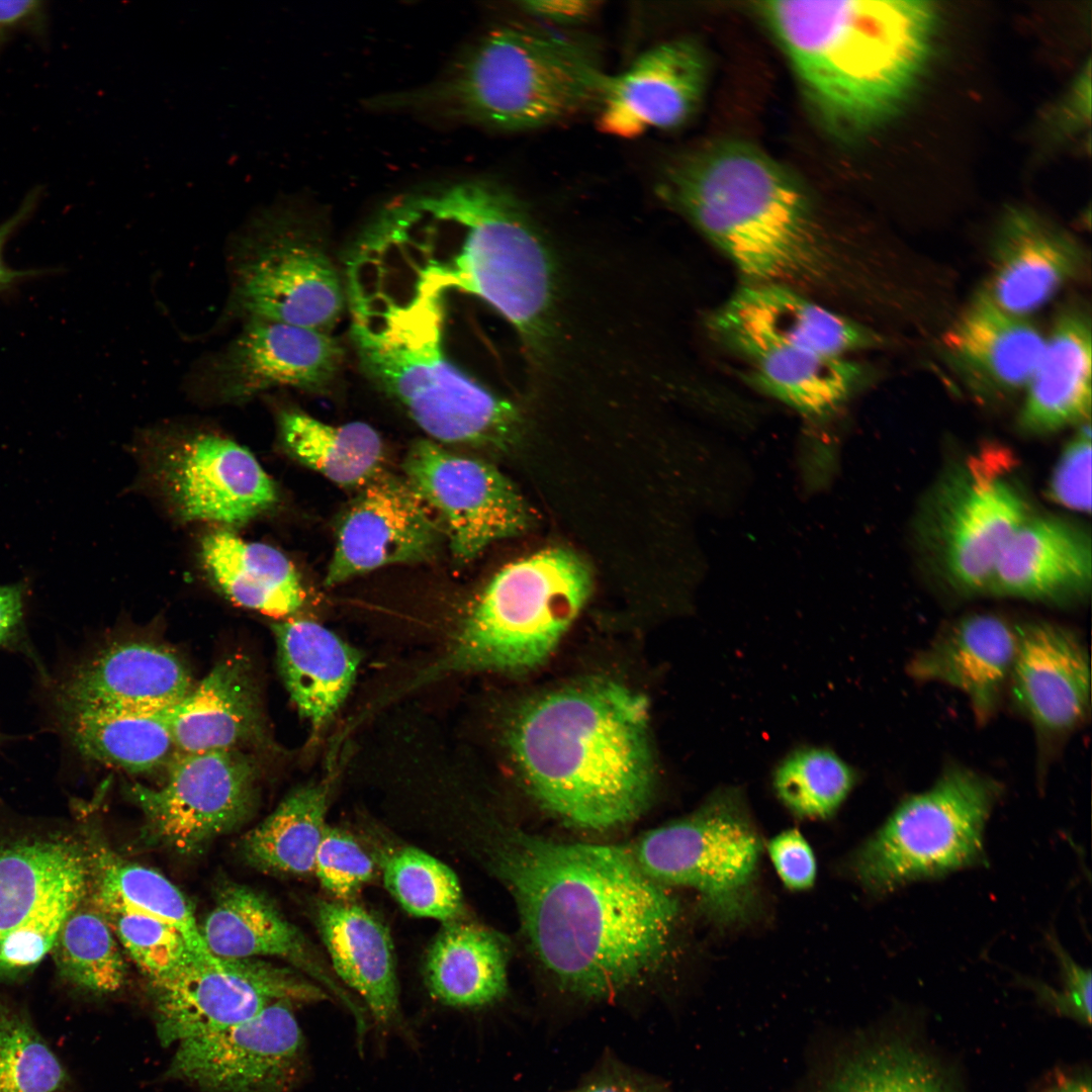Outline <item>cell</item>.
<instances>
[{
  "mask_svg": "<svg viewBox=\"0 0 1092 1092\" xmlns=\"http://www.w3.org/2000/svg\"><path fill=\"white\" fill-rule=\"evenodd\" d=\"M347 284L384 298L474 295L528 344L544 332L552 295L548 254L518 198L490 180L413 191L387 203L356 241Z\"/></svg>",
  "mask_w": 1092,
  "mask_h": 1092,
  "instance_id": "1",
  "label": "cell"
},
{
  "mask_svg": "<svg viewBox=\"0 0 1092 1092\" xmlns=\"http://www.w3.org/2000/svg\"><path fill=\"white\" fill-rule=\"evenodd\" d=\"M493 861L535 957L566 991L606 999L664 963L678 906L630 852L510 831Z\"/></svg>",
  "mask_w": 1092,
  "mask_h": 1092,
  "instance_id": "2",
  "label": "cell"
},
{
  "mask_svg": "<svg viewBox=\"0 0 1092 1092\" xmlns=\"http://www.w3.org/2000/svg\"><path fill=\"white\" fill-rule=\"evenodd\" d=\"M644 696L596 679L548 694L521 712L510 745L540 805L568 825L603 831L639 817L654 769Z\"/></svg>",
  "mask_w": 1092,
  "mask_h": 1092,
  "instance_id": "3",
  "label": "cell"
},
{
  "mask_svg": "<svg viewBox=\"0 0 1092 1092\" xmlns=\"http://www.w3.org/2000/svg\"><path fill=\"white\" fill-rule=\"evenodd\" d=\"M818 118L856 135L895 114L930 56L929 2L893 0L755 3Z\"/></svg>",
  "mask_w": 1092,
  "mask_h": 1092,
  "instance_id": "4",
  "label": "cell"
},
{
  "mask_svg": "<svg viewBox=\"0 0 1092 1092\" xmlns=\"http://www.w3.org/2000/svg\"><path fill=\"white\" fill-rule=\"evenodd\" d=\"M744 276L802 292L822 283L831 258L810 197L783 165L756 147L724 141L669 166L658 185Z\"/></svg>",
  "mask_w": 1092,
  "mask_h": 1092,
  "instance_id": "5",
  "label": "cell"
},
{
  "mask_svg": "<svg viewBox=\"0 0 1092 1092\" xmlns=\"http://www.w3.org/2000/svg\"><path fill=\"white\" fill-rule=\"evenodd\" d=\"M606 80L588 40L536 25L505 24L471 44L439 80L389 97L385 105L525 130L598 105Z\"/></svg>",
  "mask_w": 1092,
  "mask_h": 1092,
  "instance_id": "6",
  "label": "cell"
},
{
  "mask_svg": "<svg viewBox=\"0 0 1092 1092\" xmlns=\"http://www.w3.org/2000/svg\"><path fill=\"white\" fill-rule=\"evenodd\" d=\"M360 367L435 443L505 447L513 404L456 367L443 349L444 298H348Z\"/></svg>",
  "mask_w": 1092,
  "mask_h": 1092,
  "instance_id": "7",
  "label": "cell"
},
{
  "mask_svg": "<svg viewBox=\"0 0 1092 1092\" xmlns=\"http://www.w3.org/2000/svg\"><path fill=\"white\" fill-rule=\"evenodd\" d=\"M592 575L573 552L552 548L503 567L449 652L428 671H521L544 662L587 600Z\"/></svg>",
  "mask_w": 1092,
  "mask_h": 1092,
  "instance_id": "8",
  "label": "cell"
},
{
  "mask_svg": "<svg viewBox=\"0 0 1092 1092\" xmlns=\"http://www.w3.org/2000/svg\"><path fill=\"white\" fill-rule=\"evenodd\" d=\"M1001 793L1000 784L976 770L944 769L928 790L901 802L859 847L853 857L858 881L887 893L978 863L985 825Z\"/></svg>",
  "mask_w": 1092,
  "mask_h": 1092,
  "instance_id": "9",
  "label": "cell"
},
{
  "mask_svg": "<svg viewBox=\"0 0 1092 1092\" xmlns=\"http://www.w3.org/2000/svg\"><path fill=\"white\" fill-rule=\"evenodd\" d=\"M233 317L267 320L331 334L345 306L339 273L299 217L271 211L235 239L229 257Z\"/></svg>",
  "mask_w": 1092,
  "mask_h": 1092,
  "instance_id": "10",
  "label": "cell"
},
{
  "mask_svg": "<svg viewBox=\"0 0 1092 1092\" xmlns=\"http://www.w3.org/2000/svg\"><path fill=\"white\" fill-rule=\"evenodd\" d=\"M760 852L740 794L725 789L693 815L646 833L630 853L652 880L694 890L713 920L729 924L751 912Z\"/></svg>",
  "mask_w": 1092,
  "mask_h": 1092,
  "instance_id": "11",
  "label": "cell"
},
{
  "mask_svg": "<svg viewBox=\"0 0 1092 1092\" xmlns=\"http://www.w3.org/2000/svg\"><path fill=\"white\" fill-rule=\"evenodd\" d=\"M84 842L30 837L0 845V982L31 972L87 897Z\"/></svg>",
  "mask_w": 1092,
  "mask_h": 1092,
  "instance_id": "12",
  "label": "cell"
},
{
  "mask_svg": "<svg viewBox=\"0 0 1092 1092\" xmlns=\"http://www.w3.org/2000/svg\"><path fill=\"white\" fill-rule=\"evenodd\" d=\"M1011 468L1007 452L987 446L966 458L936 491L932 542L946 577L962 590L990 589L1000 554L1031 516Z\"/></svg>",
  "mask_w": 1092,
  "mask_h": 1092,
  "instance_id": "13",
  "label": "cell"
},
{
  "mask_svg": "<svg viewBox=\"0 0 1092 1092\" xmlns=\"http://www.w3.org/2000/svg\"><path fill=\"white\" fill-rule=\"evenodd\" d=\"M258 767L241 750L179 753L160 787L129 786L146 841L194 853L245 822L258 797Z\"/></svg>",
  "mask_w": 1092,
  "mask_h": 1092,
  "instance_id": "14",
  "label": "cell"
},
{
  "mask_svg": "<svg viewBox=\"0 0 1092 1092\" xmlns=\"http://www.w3.org/2000/svg\"><path fill=\"white\" fill-rule=\"evenodd\" d=\"M151 988L163 1044L243 1022L276 1002L328 999L324 989L299 972L258 959L196 960Z\"/></svg>",
  "mask_w": 1092,
  "mask_h": 1092,
  "instance_id": "15",
  "label": "cell"
},
{
  "mask_svg": "<svg viewBox=\"0 0 1092 1092\" xmlns=\"http://www.w3.org/2000/svg\"><path fill=\"white\" fill-rule=\"evenodd\" d=\"M404 478L439 520L453 558L467 563L492 542L519 535L531 512L494 466L421 439L405 454Z\"/></svg>",
  "mask_w": 1092,
  "mask_h": 1092,
  "instance_id": "16",
  "label": "cell"
},
{
  "mask_svg": "<svg viewBox=\"0 0 1092 1092\" xmlns=\"http://www.w3.org/2000/svg\"><path fill=\"white\" fill-rule=\"evenodd\" d=\"M289 1002L177 1042L168 1074L203 1092H291L305 1069L302 1030Z\"/></svg>",
  "mask_w": 1092,
  "mask_h": 1092,
  "instance_id": "17",
  "label": "cell"
},
{
  "mask_svg": "<svg viewBox=\"0 0 1092 1092\" xmlns=\"http://www.w3.org/2000/svg\"><path fill=\"white\" fill-rule=\"evenodd\" d=\"M156 478L186 521L243 524L271 509L276 486L254 455L225 437L195 433L158 453Z\"/></svg>",
  "mask_w": 1092,
  "mask_h": 1092,
  "instance_id": "18",
  "label": "cell"
},
{
  "mask_svg": "<svg viewBox=\"0 0 1092 1092\" xmlns=\"http://www.w3.org/2000/svg\"><path fill=\"white\" fill-rule=\"evenodd\" d=\"M343 350L317 330L248 320L225 348L210 356L193 380L222 400H243L276 387L324 392L336 378Z\"/></svg>",
  "mask_w": 1092,
  "mask_h": 1092,
  "instance_id": "19",
  "label": "cell"
},
{
  "mask_svg": "<svg viewBox=\"0 0 1092 1092\" xmlns=\"http://www.w3.org/2000/svg\"><path fill=\"white\" fill-rule=\"evenodd\" d=\"M442 526L404 477L383 471L359 489L343 514L325 584L395 563L433 558Z\"/></svg>",
  "mask_w": 1092,
  "mask_h": 1092,
  "instance_id": "20",
  "label": "cell"
},
{
  "mask_svg": "<svg viewBox=\"0 0 1092 1092\" xmlns=\"http://www.w3.org/2000/svg\"><path fill=\"white\" fill-rule=\"evenodd\" d=\"M711 331L730 350L774 345L829 356L880 342L872 331L804 292L782 284L745 283L713 315Z\"/></svg>",
  "mask_w": 1092,
  "mask_h": 1092,
  "instance_id": "21",
  "label": "cell"
},
{
  "mask_svg": "<svg viewBox=\"0 0 1092 1092\" xmlns=\"http://www.w3.org/2000/svg\"><path fill=\"white\" fill-rule=\"evenodd\" d=\"M704 50L689 38L659 43L615 77H607L599 101V128L635 138L651 128L687 122L701 103L707 84Z\"/></svg>",
  "mask_w": 1092,
  "mask_h": 1092,
  "instance_id": "22",
  "label": "cell"
},
{
  "mask_svg": "<svg viewBox=\"0 0 1092 1092\" xmlns=\"http://www.w3.org/2000/svg\"><path fill=\"white\" fill-rule=\"evenodd\" d=\"M194 687L191 671L173 650L144 640L114 642L67 675L59 707L131 712L166 711Z\"/></svg>",
  "mask_w": 1092,
  "mask_h": 1092,
  "instance_id": "23",
  "label": "cell"
},
{
  "mask_svg": "<svg viewBox=\"0 0 1092 1092\" xmlns=\"http://www.w3.org/2000/svg\"><path fill=\"white\" fill-rule=\"evenodd\" d=\"M1008 684L1016 703L1038 730L1067 733L1085 720L1090 709L1088 651L1073 631L1058 624L1017 626Z\"/></svg>",
  "mask_w": 1092,
  "mask_h": 1092,
  "instance_id": "24",
  "label": "cell"
},
{
  "mask_svg": "<svg viewBox=\"0 0 1092 1092\" xmlns=\"http://www.w3.org/2000/svg\"><path fill=\"white\" fill-rule=\"evenodd\" d=\"M1083 267L1084 253L1072 237L1030 210L1012 208L997 231L983 291L1005 311L1027 316Z\"/></svg>",
  "mask_w": 1092,
  "mask_h": 1092,
  "instance_id": "25",
  "label": "cell"
},
{
  "mask_svg": "<svg viewBox=\"0 0 1092 1092\" xmlns=\"http://www.w3.org/2000/svg\"><path fill=\"white\" fill-rule=\"evenodd\" d=\"M1017 626L993 614L962 617L939 632L907 666L916 679L960 690L980 721L995 712L1009 682Z\"/></svg>",
  "mask_w": 1092,
  "mask_h": 1092,
  "instance_id": "26",
  "label": "cell"
},
{
  "mask_svg": "<svg viewBox=\"0 0 1092 1092\" xmlns=\"http://www.w3.org/2000/svg\"><path fill=\"white\" fill-rule=\"evenodd\" d=\"M315 924L342 982L365 1005L378 1027L410 1039L399 1001L392 939L367 909L348 901H321Z\"/></svg>",
  "mask_w": 1092,
  "mask_h": 1092,
  "instance_id": "27",
  "label": "cell"
},
{
  "mask_svg": "<svg viewBox=\"0 0 1092 1092\" xmlns=\"http://www.w3.org/2000/svg\"><path fill=\"white\" fill-rule=\"evenodd\" d=\"M1044 345L1026 316L1000 308L983 290L943 338L946 355L971 386L995 395L1026 388Z\"/></svg>",
  "mask_w": 1092,
  "mask_h": 1092,
  "instance_id": "28",
  "label": "cell"
},
{
  "mask_svg": "<svg viewBox=\"0 0 1092 1092\" xmlns=\"http://www.w3.org/2000/svg\"><path fill=\"white\" fill-rule=\"evenodd\" d=\"M1091 579L1090 535L1066 520L1031 515L1000 554L989 590L1052 601L1083 595Z\"/></svg>",
  "mask_w": 1092,
  "mask_h": 1092,
  "instance_id": "29",
  "label": "cell"
},
{
  "mask_svg": "<svg viewBox=\"0 0 1092 1092\" xmlns=\"http://www.w3.org/2000/svg\"><path fill=\"white\" fill-rule=\"evenodd\" d=\"M166 716L180 753L241 750L259 740L263 714L251 661L223 657Z\"/></svg>",
  "mask_w": 1092,
  "mask_h": 1092,
  "instance_id": "30",
  "label": "cell"
},
{
  "mask_svg": "<svg viewBox=\"0 0 1092 1092\" xmlns=\"http://www.w3.org/2000/svg\"><path fill=\"white\" fill-rule=\"evenodd\" d=\"M200 932L209 952L222 959L276 957L291 962L342 1000L353 1017L362 1005L313 960L301 932L263 894L241 884H228L216 897Z\"/></svg>",
  "mask_w": 1092,
  "mask_h": 1092,
  "instance_id": "31",
  "label": "cell"
},
{
  "mask_svg": "<svg viewBox=\"0 0 1092 1092\" xmlns=\"http://www.w3.org/2000/svg\"><path fill=\"white\" fill-rule=\"evenodd\" d=\"M1025 390L1019 426L1028 433L1090 421L1091 324L1082 310L1068 308L1058 315Z\"/></svg>",
  "mask_w": 1092,
  "mask_h": 1092,
  "instance_id": "32",
  "label": "cell"
},
{
  "mask_svg": "<svg viewBox=\"0 0 1092 1092\" xmlns=\"http://www.w3.org/2000/svg\"><path fill=\"white\" fill-rule=\"evenodd\" d=\"M272 630L285 687L300 715L316 732L347 698L360 656L314 621L290 619L273 624Z\"/></svg>",
  "mask_w": 1092,
  "mask_h": 1092,
  "instance_id": "33",
  "label": "cell"
},
{
  "mask_svg": "<svg viewBox=\"0 0 1092 1092\" xmlns=\"http://www.w3.org/2000/svg\"><path fill=\"white\" fill-rule=\"evenodd\" d=\"M200 553L213 582L236 604L274 617L291 615L303 605L300 576L275 547L218 529L203 537Z\"/></svg>",
  "mask_w": 1092,
  "mask_h": 1092,
  "instance_id": "34",
  "label": "cell"
},
{
  "mask_svg": "<svg viewBox=\"0 0 1092 1092\" xmlns=\"http://www.w3.org/2000/svg\"><path fill=\"white\" fill-rule=\"evenodd\" d=\"M89 861L87 897L102 915L134 912L177 928L193 952L214 963L207 949L191 905L182 892L159 872L129 862L96 838L84 842Z\"/></svg>",
  "mask_w": 1092,
  "mask_h": 1092,
  "instance_id": "35",
  "label": "cell"
},
{
  "mask_svg": "<svg viewBox=\"0 0 1092 1092\" xmlns=\"http://www.w3.org/2000/svg\"><path fill=\"white\" fill-rule=\"evenodd\" d=\"M734 353L748 364L752 386L809 417L839 407L861 376L860 367L847 357L774 345L747 346Z\"/></svg>",
  "mask_w": 1092,
  "mask_h": 1092,
  "instance_id": "36",
  "label": "cell"
},
{
  "mask_svg": "<svg viewBox=\"0 0 1092 1092\" xmlns=\"http://www.w3.org/2000/svg\"><path fill=\"white\" fill-rule=\"evenodd\" d=\"M507 963V949L495 933L475 924L450 921L429 948L426 987L433 998L447 1006H484L505 995Z\"/></svg>",
  "mask_w": 1092,
  "mask_h": 1092,
  "instance_id": "37",
  "label": "cell"
},
{
  "mask_svg": "<svg viewBox=\"0 0 1092 1092\" xmlns=\"http://www.w3.org/2000/svg\"><path fill=\"white\" fill-rule=\"evenodd\" d=\"M62 726L88 759L129 774L167 768L180 753L166 711L59 707Z\"/></svg>",
  "mask_w": 1092,
  "mask_h": 1092,
  "instance_id": "38",
  "label": "cell"
},
{
  "mask_svg": "<svg viewBox=\"0 0 1092 1092\" xmlns=\"http://www.w3.org/2000/svg\"><path fill=\"white\" fill-rule=\"evenodd\" d=\"M278 426L283 445L295 459L342 487L360 489L384 471L383 441L363 422L334 426L286 408Z\"/></svg>",
  "mask_w": 1092,
  "mask_h": 1092,
  "instance_id": "39",
  "label": "cell"
},
{
  "mask_svg": "<svg viewBox=\"0 0 1092 1092\" xmlns=\"http://www.w3.org/2000/svg\"><path fill=\"white\" fill-rule=\"evenodd\" d=\"M329 796L327 781L289 794L243 837L241 849L245 859L270 873L295 876L312 873L327 828Z\"/></svg>",
  "mask_w": 1092,
  "mask_h": 1092,
  "instance_id": "40",
  "label": "cell"
},
{
  "mask_svg": "<svg viewBox=\"0 0 1092 1092\" xmlns=\"http://www.w3.org/2000/svg\"><path fill=\"white\" fill-rule=\"evenodd\" d=\"M820 1092H954L927 1056L900 1040L868 1045L840 1061Z\"/></svg>",
  "mask_w": 1092,
  "mask_h": 1092,
  "instance_id": "41",
  "label": "cell"
},
{
  "mask_svg": "<svg viewBox=\"0 0 1092 1092\" xmlns=\"http://www.w3.org/2000/svg\"><path fill=\"white\" fill-rule=\"evenodd\" d=\"M81 906L64 922L51 953L67 982L96 994L114 993L127 973L119 943L97 910Z\"/></svg>",
  "mask_w": 1092,
  "mask_h": 1092,
  "instance_id": "42",
  "label": "cell"
},
{
  "mask_svg": "<svg viewBox=\"0 0 1092 1092\" xmlns=\"http://www.w3.org/2000/svg\"><path fill=\"white\" fill-rule=\"evenodd\" d=\"M384 885L410 914L445 923L457 920L462 907V891L455 873L431 854L401 847L388 853L382 862Z\"/></svg>",
  "mask_w": 1092,
  "mask_h": 1092,
  "instance_id": "43",
  "label": "cell"
},
{
  "mask_svg": "<svg viewBox=\"0 0 1092 1092\" xmlns=\"http://www.w3.org/2000/svg\"><path fill=\"white\" fill-rule=\"evenodd\" d=\"M854 780L853 770L832 751L805 748L780 763L774 786L781 801L796 815L824 819L840 807Z\"/></svg>",
  "mask_w": 1092,
  "mask_h": 1092,
  "instance_id": "44",
  "label": "cell"
},
{
  "mask_svg": "<svg viewBox=\"0 0 1092 1092\" xmlns=\"http://www.w3.org/2000/svg\"><path fill=\"white\" fill-rule=\"evenodd\" d=\"M66 1073L19 1013L0 1004V1092H58Z\"/></svg>",
  "mask_w": 1092,
  "mask_h": 1092,
  "instance_id": "45",
  "label": "cell"
},
{
  "mask_svg": "<svg viewBox=\"0 0 1092 1092\" xmlns=\"http://www.w3.org/2000/svg\"><path fill=\"white\" fill-rule=\"evenodd\" d=\"M102 916L151 985L168 981L196 960H202L193 952L183 934L167 922L134 912Z\"/></svg>",
  "mask_w": 1092,
  "mask_h": 1092,
  "instance_id": "46",
  "label": "cell"
},
{
  "mask_svg": "<svg viewBox=\"0 0 1092 1092\" xmlns=\"http://www.w3.org/2000/svg\"><path fill=\"white\" fill-rule=\"evenodd\" d=\"M375 870L373 857L353 836L327 826L313 872L334 900L348 901L372 880Z\"/></svg>",
  "mask_w": 1092,
  "mask_h": 1092,
  "instance_id": "47",
  "label": "cell"
},
{
  "mask_svg": "<svg viewBox=\"0 0 1092 1092\" xmlns=\"http://www.w3.org/2000/svg\"><path fill=\"white\" fill-rule=\"evenodd\" d=\"M1091 429L1082 424L1062 451L1050 478L1046 495L1069 510H1091Z\"/></svg>",
  "mask_w": 1092,
  "mask_h": 1092,
  "instance_id": "48",
  "label": "cell"
},
{
  "mask_svg": "<svg viewBox=\"0 0 1092 1092\" xmlns=\"http://www.w3.org/2000/svg\"><path fill=\"white\" fill-rule=\"evenodd\" d=\"M768 853L777 874L791 890L810 888L816 879L817 864L813 850L804 836L795 829L775 836Z\"/></svg>",
  "mask_w": 1092,
  "mask_h": 1092,
  "instance_id": "49",
  "label": "cell"
},
{
  "mask_svg": "<svg viewBox=\"0 0 1092 1092\" xmlns=\"http://www.w3.org/2000/svg\"><path fill=\"white\" fill-rule=\"evenodd\" d=\"M1062 966L1063 988L1048 990L1045 997L1060 1010L1083 1022L1091 1021V973L1076 964L1058 944L1054 945Z\"/></svg>",
  "mask_w": 1092,
  "mask_h": 1092,
  "instance_id": "50",
  "label": "cell"
},
{
  "mask_svg": "<svg viewBox=\"0 0 1092 1092\" xmlns=\"http://www.w3.org/2000/svg\"><path fill=\"white\" fill-rule=\"evenodd\" d=\"M44 17L41 1H0V49L17 32L41 28Z\"/></svg>",
  "mask_w": 1092,
  "mask_h": 1092,
  "instance_id": "51",
  "label": "cell"
},
{
  "mask_svg": "<svg viewBox=\"0 0 1092 1092\" xmlns=\"http://www.w3.org/2000/svg\"><path fill=\"white\" fill-rule=\"evenodd\" d=\"M567 1092H664L663 1087L618 1066L604 1068L586 1083Z\"/></svg>",
  "mask_w": 1092,
  "mask_h": 1092,
  "instance_id": "52",
  "label": "cell"
},
{
  "mask_svg": "<svg viewBox=\"0 0 1092 1092\" xmlns=\"http://www.w3.org/2000/svg\"><path fill=\"white\" fill-rule=\"evenodd\" d=\"M522 9L529 14L557 24H573L589 18L598 8L590 1L542 0L525 1Z\"/></svg>",
  "mask_w": 1092,
  "mask_h": 1092,
  "instance_id": "53",
  "label": "cell"
},
{
  "mask_svg": "<svg viewBox=\"0 0 1092 1092\" xmlns=\"http://www.w3.org/2000/svg\"><path fill=\"white\" fill-rule=\"evenodd\" d=\"M40 197L39 189H33L22 200L17 209L0 223V289L30 275L31 272L15 270L9 267L3 258V249L12 234L29 217Z\"/></svg>",
  "mask_w": 1092,
  "mask_h": 1092,
  "instance_id": "54",
  "label": "cell"
},
{
  "mask_svg": "<svg viewBox=\"0 0 1092 1092\" xmlns=\"http://www.w3.org/2000/svg\"><path fill=\"white\" fill-rule=\"evenodd\" d=\"M24 593L20 585L0 586V646L18 635L24 615Z\"/></svg>",
  "mask_w": 1092,
  "mask_h": 1092,
  "instance_id": "55",
  "label": "cell"
},
{
  "mask_svg": "<svg viewBox=\"0 0 1092 1092\" xmlns=\"http://www.w3.org/2000/svg\"><path fill=\"white\" fill-rule=\"evenodd\" d=\"M1090 84V65L1088 64L1077 78L1064 106L1063 124L1066 125V128L1073 127V129H1077L1083 127L1085 123L1089 124L1091 109Z\"/></svg>",
  "mask_w": 1092,
  "mask_h": 1092,
  "instance_id": "56",
  "label": "cell"
},
{
  "mask_svg": "<svg viewBox=\"0 0 1092 1092\" xmlns=\"http://www.w3.org/2000/svg\"><path fill=\"white\" fill-rule=\"evenodd\" d=\"M1049 1092H1091V1086L1089 1081L1077 1079L1060 1084Z\"/></svg>",
  "mask_w": 1092,
  "mask_h": 1092,
  "instance_id": "57",
  "label": "cell"
}]
</instances>
